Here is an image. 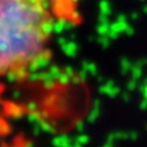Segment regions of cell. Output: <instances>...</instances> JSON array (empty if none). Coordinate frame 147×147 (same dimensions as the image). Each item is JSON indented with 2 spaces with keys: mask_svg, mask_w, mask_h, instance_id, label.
<instances>
[{
  "mask_svg": "<svg viewBox=\"0 0 147 147\" xmlns=\"http://www.w3.org/2000/svg\"><path fill=\"white\" fill-rule=\"evenodd\" d=\"M49 0H0V79H24L52 57Z\"/></svg>",
  "mask_w": 147,
  "mask_h": 147,
  "instance_id": "cell-1",
  "label": "cell"
}]
</instances>
